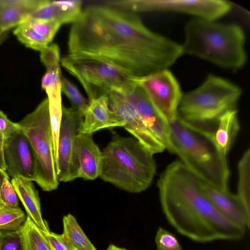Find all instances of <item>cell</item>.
I'll return each mask as SVG.
<instances>
[{
  "mask_svg": "<svg viewBox=\"0 0 250 250\" xmlns=\"http://www.w3.org/2000/svg\"><path fill=\"white\" fill-rule=\"evenodd\" d=\"M81 12L82 5L78 0H42L28 19L55 21L62 25L74 22Z\"/></svg>",
  "mask_w": 250,
  "mask_h": 250,
  "instance_id": "obj_18",
  "label": "cell"
},
{
  "mask_svg": "<svg viewBox=\"0 0 250 250\" xmlns=\"http://www.w3.org/2000/svg\"><path fill=\"white\" fill-rule=\"evenodd\" d=\"M188 126L206 137L214 146L221 159L228 163V154L240 130L236 108L223 114L213 131L200 130Z\"/></svg>",
  "mask_w": 250,
  "mask_h": 250,
  "instance_id": "obj_15",
  "label": "cell"
},
{
  "mask_svg": "<svg viewBox=\"0 0 250 250\" xmlns=\"http://www.w3.org/2000/svg\"><path fill=\"white\" fill-rule=\"evenodd\" d=\"M11 182L18 198L24 207L27 216L41 230L49 232L47 223L42 217L38 192L32 181L16 177L12 178Z\"/></svg>",
  "mask_w": 250,
  "mask_h": 250,
  "instance_id": "obj_19",
  "label": "cell"
},
{
  "mask_svg": "<svg viewBox=\"0 0 250 250\" xmlns=\"http://www.w3.org/2000/svg\"><path fill=\"white\" fill-rule=\"evenodd\" d=\"M62 239L68 250H97L71 214L62 218Z\"/></svg>",
  "mask_w": 250,
  "mask_h": 250,
  "instance_id": "obj_21",
  "label": "cell"
},
{
  "mask_svg": "<svg viewBox=\"0 0 250 250\" xmlns=\"http://www.w3.org/2000/svg\"><path fill=\"white\" fill-rule=\"evenodd\" d=\"M13 33L17 39L27 47L40 52L50 43L26 22L17 26Z\"/></svg>",
  "mask_w": 250,
  "mask_h": 250,
  "instance_id": "obj_24",
  "label": "cell"
},
{
  "mask_svg": "<svg viewBox=\"0 0 250 250\" xmlns=\"http://www.w3.org/2000/svg\"><path fill=\"white\" fill-rule=\"evenodd\" d=\"M184 34L183 54L227 68H239L246 62L245 35L237 24L195 18L186 24Z\"/></svg>",
  "mask_w": 250,
  "mask_h": 250,
  "instance_id": "obj_3",
  "label": "cell"
},
{
  "mask_svg": "<svg viewBox=\"0 0 250 250\" xmlns=\"http://www.w3.org/2000/svg\"><path fill=\"white\" fill-rule=\"evenodd\" d=\"M156 171L153 155L135 138L115 133L102 151L99 177L132 193L147 189Z\"/></svg>",
  "mask_w": 250,
  "mask_h": 250,
  "instance_id": "obj_4",
  "label": "cell"
},
{
  "mask_svg": "<svg viewBox=\"0 0 250 250\" xmlns=\"http://www.w3.org/2000/svg\"><path fill=\"white\" fill-rule=\"evenodd\" d=\"M20 128L18 123L11 121L5 114L0 110V135L3 141Z\"/></svg>",
  "mask_w": 250,
  "mask_h": 250,
  "instance_id": "obj_31",
  "label": "cell"
},
{
  "mask_svg": "<svg viewBox=\"0 0 250 250\" xmlns=\"http://www.w3.org/2000/svg\"><path fill=\"white\" fill-rule=\"evenodd\" d=\"M25 250H55L41 230L28 216L21 228Z\"/></svg>",
  "mask_w": 250,
  "mask_h": 250,
  "instance_id": "obj_22",
  "label": "cell"
},
{
  "mask_svg": "<svg viewBox=\"0 0 250 250\" xmlns=\"http://www.w3.org/2000/svg\"><path fill=\"white\" fill-rule=\"evenodd\" d=\"M107 97L110 108L125 122L124 128L147 150L153 155L164 151L123 93L112 91L107 94Z\"/></svg>",
  "mask_w": 250,
  "mask_h": 250,
  "instance_id": "obj_13",
  "label": "cell"
},
{
  "mask_svg": "<svg viewBox=\"0 0 250 250\" xmlns=\"http://www.w3.org/2000/svg\"><path fill=\"white\" fill-rule=\"evenodd\" d=\"M237 195L250 211V149L243 153L238 164Z\"/></svg>",
  "mask_w": 250,
  "mask_h": 250,
  "instance_id": "obj_23",
  "label": "cell"
},
{
  "mask_svg": "<svg viewBox=\"0 0 250 250\" xmlns=\"http://www.w3.org/2000/svg\"><path fill=\"white\" fill-rule=\"evenodd\" d=\"M6 177H9L8 174L6 171H3L0 168V190L3 180ZM5 207L2 204L0 199V210Z\"/></svg>",
  "mask_w": 250,
  "mask_h": 250,
  "instance_id": "obj_34",
  "label": "cell"
},
{
  "mask_svg": "<svg viewBox=\"0 0 250 250\" xmlns=\"http://www.w3.org/2000/svg\"><path fill=\"white\" fill-rule=\"evenodd\" d=\"M18 124L34 152L36 161L34 181L44 191L56 189L59 181L54 155L48 98L44 99Z\"/></svg>",
  "mask_w": 250,
  "mask_h": 250,
  "instance_id": "obj_7",
  "label": "cell"
},
{
  "mask_svg": "<svg viewBox=\"0 0 250 250\" xmlns=\"http://www.w3.org/2000/svg\"><path fill=\"white\" fill-rule=\"evenodd\" d=\"M125 122L109 107L107 95L89 102L83 114L79 133L92 134L105 128L124 127Z\"/></svg>",
  "mask_w": 250,
  "mask_h": 250,
  "instance_id": "obj_16",
  "label": "cell"
},
{
  "mask_svg": "<svg viewBox=\"0 0 250 250\" xmlns=\"http://www.w3.org/2000/svg\"><path fill=\"white\" fill-rule=\"evenodd\" d=\"M62 92L69 100L71 107L83 113L87 108L89 101L80 92L78 88L70 81L64 77H61Z\"/></svg>",
  "mask_w": 250,
  "mask_h": 250,
  "instance_id": "obj_26",
  "label": "cell"
},
{
  "mask_svg": "<svg viewBox=\"0 0 250 250\" xmlns=\"http://www.w3.org/2000/svg\"><path fill=\"white\" fill-rule=\"evenodd\" d=\"M50 43L60 28L62 24L55 21L28 19L24 22Z\"/></svg>",
  "mask_w": 250,
  "mask_h": 250,
  "instance_id": "obj_27",
  "label": "cell"
},
{
  "mask_svg": "<svg viewBox=\"0 0 250 250\" xmlns=\"http://www.w3.org/2000/svg\"><path fill=\"white\" fill-rule=\"evenodd\" d=\"M75 153L78 165V178L94 180L99 177L102 151L95 143L92 134L78 133L76 137Z\"/></svg>",
  "mask_w": 250,
  "mask_h": 250,
  "instance_id": "obj_17",
  "label": "cell"
},
{
  "mask_svg": "<svg viewBox=\"0 0 250 250\" xmlns=\"http://www.w3.org/2000/svg\"><path fill=\"white\" fill-rule=\"evenodd\" d=\"M201 186L211 204L226 219L240 227L250 228V211L237 194L220 189L202 180Z\"/></svg>",
  "mask_w": 250,
  "mask_h": 250,
  "instance_id": "obj_14",
  "label": "cell"
},
{
  "mask_svg": "<svg viewBox=\"0 0 250 250\" xmlns=\"http://www.w3.org/2000/svg\"><path fill=\"white\" fill-rule=\"evenodd\" d=\"M105 4L132 12L172 11L211 21L225 15L232 8L230 2L222 0H118L106 1Z\"/></svg>",
  "mask_w": 250,
  "mask_h": 250,
  "instance_id": "obj_9",
  "label": "cell"
},
{
  "mask_svg": "<svg viewBox=\"0 0 250 250\" xmlns=\"http://www.w3.org/2000/svg\"><path fill=\"white\" fill-rule=\"evenodd\" d=\"M241 93L237 85L210 74L199 87L183 95L177 117L190 127L213 131L220 117L236 108Z\"/></svg>",
  "mask_w": 250,
  "mask_h": 250,
  "instance_id": "obj_6",
  "label": "cell"
},
{
  "mask_svg": "<svg viewBox=\"0 0 250 250\" xmlns=\"http://www.w3.org/2000/svg\"><path fill=\"white\" fill-rule=\"evenodd\" d=\"M83 121V113L62 105L57 147L56 170L60 182H71L78 178V165L75 141Z\"/></svg>",
  "mask_w": 250,
  "mask_h": 250,
  "instance_id": "obj_11",
  "label": "cell"
},
{
  "mask_svg": "<svg viewBox=\"0 0 250 250\" xmlns=\"http://www.w3.org/2000/svg\"><path fill=\"white\" fill-rule=\"evenodd\" d=\"M69 55L102 59L133 79L167 69L182 45L148 29L133 12L100 4L85 8L72 23Z\"/></svg>",
  "mask_w": 250,
  "mask_h": 250,
  "instance_id": "obj_1",
  "label": "cell"
},
{
  "mask_svg": "<svg viewBox=\"0 0 250 250\" xmlns=\"http://www.w3.org/2000/svg\"><path fill=\"white\" fill-rule=\"evenodd\" d=\"M0 250H25L21 228L16 231H0Z\"/></svg>",
  "mask_w": 250,
  "mask_h": 250,
  "instance_id": "obj_28",
  "label": "cell"
},
{
  "mask_svg": "<svg viewBox=\"0 0 250 250\" xmlns=\"http://www.w3.org/2000/svg\"><path fill=\"white\" fill-rule=\"evenodd\" d=\"M8 31H4L0 29V44L7 36Z\"/></svg>",
  "mask_w": 250,
  "mask_h": 250,
  "instance_id": "obj_36",
  "label": "cell"
},
{
  "mask_svg": "<svg viewBox=\"0 0 250 250\" xmlns=\"http://www.w3.org/2000/svg\"><path fill=\"white\" fill-rule=\"evenodd\" d=\"M61 64L81 83L89 102L115 91L125 93L136 85L134 80L99 58L84 55H67Z\"/></svg>",
  "mask_w": 250,
  "mask_h": 250,
  "instance_id": "obj_8",
  "label": "cell"
},
{
  "mask_svg": "<svg viewBox=\"0 0 250 250\" xmlns=\"http://www.w3.org/2000/svg\"><path fill=\"white\" fill-rule=\"evenodd\" d=\"M26 216L20 207H5L0 210V231L20 229L26 221Z\"/></svg>",
  "mask_w": 250,
  "mask_h": 250,
  "instance_id": "obj_25",
  "label": "cell"
},
{
  "mask_svg": "<svg viewBox=\"0 0 250 250\" xmlns=\"http://www.w3.org/2000/svg\"><path fill=\"white\" fill-rule=\"evenodd\" d=\"M167 150L202 181L229 190L228 163L219 157L214 146L204 135L185 124L178 117L168 124Z\"/></svg>",
  "mask_w": 250,
  "mask_h": 250,
  "instance_id": "obj_5",
  "label": "cell"
},
{
  "mask_svg": "<svg viewBox=\"0 0 250 250\" xmlns=\"http://www.w3.org/2000/svg\"><path fill=\"white\" fill-rule=\"evenodd\" d=\"M0 199L5 207H19L18 195L9 177H6L3 180L0 190Z\"/></svg>",
  "mask_w": 250,
  "mask_h": 250,
  "instance_id": "obj_30",
  "label": "cell"
},
{
  "mask_svg": "<svg viewBox=\"0 0 250 250\" xmlns=\"http://www.w3.org/2000/svg\"><path fill=\"white\" fill-rule=\"evenodd\" d=\"M3 140L0 135V168L3 171H6L3 155Z\"/></svg>",
  "mask_w": 250,
  "mask_h": 250,
  "instance_id": "obj_33",
  "label": "cell"
},
{
  "mask_svg": "<svg viewBox=\"0 0 250 250\" xmlns=\"http://www.w3.org/2000/svg\"><path fill=\"white\" fill-rule=\"evenodd\" d=\"M42 232L55 250H68L62 239L61 234L51 231H42Z\"/></svg>",
  "mask_w": 250,
  "mask_h": 250,
  "instance_id": "obj_32",
  "label": "cell"
},
{
  "mask_svg": "<svg viewBox=\"0 0 250 250\" xmlns=\"http://www.w3.org/2000/svg\"><path fill=\"white\" fill-rule=\"evenodd\" d=\"M201 184V180L180 160L167 167L157 187L168 223L179 233L199 243L242 239L246 229L222 216L204 193Z\"/></svg>",
  "mask_w": 250,
  "mask_h": 250,
  "instance_id": "obj_2",
  "label": "cell"
},
{
  "mask_svg": "<svg viewBox=\"0 0 250 250\" xmlns=\"http://www.w3.org/2000/svg\"><path fill=\"white\" fill-rule=\"evenodd\" d=\"M105 250H129L124 248L118 247L113 244H110Z\"/></svg>",
  "mask_w": 250,
  "mask_h": 250,
  "instance_id": "obj_35",
  "label": "cell"
},
{
  "mask_svg": "<svg viewBox=\"0 0 250 250\" xmlns=\"http://www.w3.org/2000/svg\"><path fill=\"white\" fill-rule=\"evenodd\" d=\"M42 0H9L0 8V29L8 31L25 22Z\"/></svg>",
  "mask_w": 250,
  "mask_h": 250,
  "instance_id": "obj_20",
  "label": "cell"
},
{
  "mask_svg": "<svg viewBox=\"0 0 250 250\" xmlns=\"http://www.w3.org/2000/svg\"><path fill=\"white\" fill-rule=\"evenodd\" d=\"M9 2V0H0V8L6 5Z\"/></svg>",
  "mask_w": 250,
  "mask_h": 250,
  "instance_id": "obj_37",
  "label": "cell"
},
{
  "mask_svg": "<svg viewBox=\"0 0 250 250\" xmlns=\"http://www.w3.org/2000/svg\"><path fill=\"white\" fill-rule=\"evenodd\" d=\"M3 155L6 171L12 178L34 181L36 161L31 144L21 128L5 139Z\"/></svg>",
  "mask_w": 250,
  "mask_h": 250,
  "instance_id": "obj_12",
  "label": "cell"
},
{
  "mask_svg": "<svg viewBox=\"0 0 250 250\" xmlns=\"http://www.w3.org/2000/svg\"><path fill=\"white\" fill-rule=\"evenodd\" d=\"M155 242L157 250H183L176 237L161 227L157 230Z\"/></svg>",
  "mask_w": 250,
  "mask_h": 250,
  "instance_id": "obj_29",
  "label": "cell"
},
{
  "mask_svg": "<svg viewBox=\"0 0 250 250\" xmlns=\"http://www.w3.org/2000/svg\"><path fill=\"white\" fill-rule=\"evenodd\" d=\"M133 80L167 123L169 124L177 118L183 94L178 82L170 71L165 69Z\"/></svg>",
  "mask_w": 250,
  "mask_h": 250,
  "instance_id": "obj_10",
  "label": "cell"
}]
</instances>
